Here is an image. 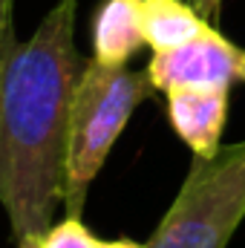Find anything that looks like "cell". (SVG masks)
I'll return each mask as SVG.
<instances>
[{"label": "cell", "instance_id": "obj_1", "mask_svg": "<svg viewBox=\"0 0 245 248\" xmlns=\"http://www.w3.org/2000/svg\"><path fill=\"white\" fill-rule=\"evenodd\" d=\"M78 0H58L0 58V205L15 240L44 234L63 205L66 133L78 75Z\"/></svg>", "mask_w": 245, "mask_h": 248}, {"label": "cell", "instance_id": "obj_2", "mask_svg": "<svg viewBox=\"0 0 245 248\" xmlns=\"http://www.w3.org/2000/svg\"><path fill=\"white\" fill-rule=\"evenodd\" d=\"M153 90L156 87L147 72L107 66L95 58L84 63L75 84L69 133H66V182H63L66 217H81L92 179L104 168L113 144L130 124L136 107L147 101Z\"/></svg>", "mask_w": 245, "mask_h": 248}, {"label": "cell", "instance_id": "obj_3", "mask_svg": "<svg viewBox=\"0 0 245 248\" xmlns=\"http://www.w3.org/2000/svg\"><path fill=\"white\" fill-rule=\"evenodd\" d=\"M245 219V139L214 156H193L190 170L147 248H225Z\"/></svg>", "mask_w": 245, "mask_h": 248}, {"label": "cell", "instance_id": "obj_4", "mask_svg": "<svg viewBox=\"0 0 245 248\" xmlns=\"http://www.w3.org/2000/svg\"><path fill=\"white\" fill-rule=\"evenodd\" d=\"M243 52L245 49L234 46L214 26H208L199 38L187 41L176 49L153 52V58L147 63V75L159 93H170L179 87L231 90V84L240 81Z\"/></svg>", "mask_w": 245, "mask_h": 248}, {"label": "cell", "instance_id": "obj_5", "mask_svg": "<svg viewBox=\"0 0 245 248\" xmlns=\"http://www.w3.org/2000/svg\"><path fill=\"white\" fill-rule=\"evenodd\" d=\"M168 95V119L176 136L193 156H214L222 147V130L228 119V90L179 87Z\"/></svg>", "mask_w": 245, "mask_h": 248}, {"label": "cell", "instance_id": "obj_6", "mask_svg": "<svg viewBox=\"0 0 245 248\" xmlns=\"http://www.w3.org/2000/svg\"><path fill=\"white\" fill-rule=\"evenodd\" d=\"M141 44V0H104L92 17V58L107 66H127Z\"/></svg>", "mask_w": 245, "mask_h": 248}, {"label": "cell", "instance_id": "obj_7", "mask_svg": "<svg viewBox=\"0 0 245 248\" xmlns=\"http://www.w3.org/2000/svg\"><path fill=\"white\" fill-rule=\"evenodd\" d=\"M211 23L187 0H141V29L144 44L153 52L176 49L199 38Z\"/></svg>", "mask_w": 245, "mask_h": 248}, {"label": "cell", "instance_id": "obj_8", "mask_svg": "<svg viewBox=\"0 0 245 248\" xmlns=\"http://www.w3.org/2000/svg\"><path fill=\"white\" fill-rule=\"evenodd\" d=\"M35 248H101V240H95L81 217H63L35 237Z\"/></svg>", "mask_w": 245, "mask_h": 248}, {"label": "cell", "instance_id": "obj_9", "mask_svg": "<svg viewBox=\"0 0 245 248\" xmlns=\"http://www.w3.org/2000/svg\"><path fill=\"white\" fill-rule=\"evenodd\" d=\"M12 6H15V0H0V58L9 49V44L15 41V32H12Z\"/></svg>", "mask_w": 245, "mask_h": 248}, {"label": "cell", "instance_id": "obj_10", "mask_svg": "<svg viewBox=\"0 0 245 248\" xmlns=\"http://www.w3.org/2000/svg\"><path fill=\"white\" fill-rule=\"evenodd\" d=\"M196 6V12L208 20V23H216L219 17V9H222V0H190Z\"/></svg>", "mask_w": 245, "mask_h": 248}, {"label": "cell", "instance_id": "obj_11", "mask_svg": "<svg viewBox=\"0 0 245 248\" xmlns=\"http://www.w3.org/2000/svg\"><path fill=\"white\" fill-rule=\"evenodd\" d=\"M101 248H147V246H138L133 240H101Z\"/></svg>", "mask_w": 245, "mask_h": 248}, {"label": "cell", "instance_id": "obj_12", "mask_svg": "<svg viewBox=\"0 0 245 248\" xmlns=\"http://www.w3.org/2000/svg\"><path fill=\"white\" fill-rule=\"evenodd\" d=\"M38 237V234H35ZM35 237H23V240H17V248H35Z\"/></svg>", "mask_w": 245, "mask_h": 248}, {"label": "cell", "instance_id": "obj_13", "mask_svg": "<svg viewBox=\"0 0 245 248\" xmlns=\"http://www.w3.org/2000/svg\"><path fill=\"white\" fill-rule=\"evenodd\" d=\"M240 81H245V52H243V61H240Z\"/></svg>", "mask_w": 245, "mask_h": 248}]
</instances>
